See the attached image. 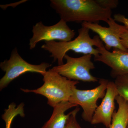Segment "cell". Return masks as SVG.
<instances>
[{
    "label": "cell",
    "instance_id": "cell-1",
    "mask_svg": "<svg viewBox=\"0 0 128 128\" xmlns=\"http://www.w3.org/2000/svg\"><path fill=\"white\" fill-rule=\"evenodd\" d=\"M50 6L67 22H107L112 11L98 4L96 0H51Z\"/></svg>",
    "mask_w": 128,
    "mask_h": 128
},
{
    "label": "cell",
    "instance_id": "cell-2",
    "mask_svg": "<svg viewBox=\"0 0 128 128\" xmlns=\"http://www.w3.org/2000/svg\"><path fill=\"white\" fill-rule=\"evenodd\" d=\"M78 30L79 34L76 38L68 42H57L55 41H45L41 48L51 54L50 57L53 58L54 62L57 61L58 66L64 64V56L69 50H73L75 52L84 54H91L94 57L100 54L97 48L103 44L98 35L94 36L93 38L90 37L89 30L87 28L82 26Z\"/></svg>",
    "mask_w": 128,
    "mask_h": 128
},
{
    "label": "cell",
    "instance_id": "cell-3",
    "mask_svg": "<svg viewBox=\"0 0 128 128\" xmlns=\"http://www.w3.org/2000/svg\"><path fill=\"white\" fill-rule=\"evenodd\" d=\"M42 76L44 83L41 87L33 90L22 88L21 90L26 93L33 92L44 96L48 99V105L52 108L62 102L69 101L73 88L80 82L69 80L51 69Z\"/></svg>",
    "mask_w": 128,
    "mask_h": 128
},
{
    "label": "cell",
    "instance_id": "cell-4",
    "mask_svg": "<svg viewBox=\"0 0 128 128\" xmlns=\"http://www.w3.org/2000/svg\"><path fill=\"white\" fill-rule=\"evenodd\" d=\"M52 65L46 62L40 64H29L23 59L15 48L11 53L10 58L6 60L0 64V68L5 74L0 80V90L7 87L12 81L27 72L39 73L42 76L47 70V68Z\"/></svg>",
    "mask_w": 128,
    "mask_h": 128
},
{
    "label": "cell",
    "instance_id": "cell-5",
    "mask_svg": "<svg viewBox=\"0 0 128 128\" xmlns=\"http://www.w3.org/2000/svg\"><path fill=\"white\" fill-rule=\"evenodd\" d=\"M91 54H84L78 58H74L66 54L64 58L66 63L54 66L51 70L60 75L73 80H80L84 82H95L98 78L92 75L91 70L95 68L92 62Z\"/></svg>",
    "mask_w": 128,
    "mask_h": 128
},
{
    "label": "cell",
    "instance_id": "cell-6",
    "mask_svg": "<svg viewBox=\"0 0 128 128\" xmlns=\"http://www.w3.org/2000/svg\"><path fill=\"white\" fill-rule=\"evenodd\" d=\"M109 81L105 79L98 80L99 86L90 90H80L74 86L72 89V95L69 102L73 104L82 108V119L90 123L94 112L98 107L97 102L100 98H103L106 94Z\"/></svg>",
    "mask_w": 128,
    "mask_h": 128
},
{
    "label": "cell",
    "instance_id": "cell-7",
    "mask_svg": "<svg viewBox=\"0 0 128 128\" xmlns=\"http://www.w3.org/2000/svg\"><path fill=\"white\" fill-rule=\"evenodd\" d=\"M32 32V36L29 43L30 50L34 48L40 41L57 40L68 42L71 41L75 35L74 31L70 28L66 22L61 19L56 24L50 26H45L42 22H40L33 26Z\"/></svg>",
    "mask_w": 128,
    "mask_h": 128
},
{
    "label": "cell",
    "instance_id": "cell-8",
    "mask_svg": "<svg viewBox=\"0 0 128 128\" xmlns=\"http://www.w3.org/2000/svg\"><path fill=\"white\" fill-rule=\"evenodd\" d=\"M107 23L109 26L104 27L98 23L83 22L82 26L87 28L89 30L98 34L101 40L105 44V48L109 50L113 48L128 52V50L124 48L121 42L120 37L121 25L116 22L114 18L108 19Z\"/></svg>",
    "mask_w": 128,
    "mask_h": 128
},
{
    "label": "cell",
    "instance_id": "cell-9",
    "mask_svg": "<svg viewBox=\"0 0 128 128\" xmlns=\"http://www.w3.org/2000/svg\"><path fill=\"white\" fill-rule=\"evenodd\" d=\"M97 48L100 54L94 57V61L102 62L110 67L112 77L115 78L128 74V52L117 49H114L111 52L105 48L104 44Z\"/></svg>",
    "mask_w": 128,
    "mask_h": 128
},
{
    "label": "cell",
    "instance_id": "cell-10",
    "mask_svg": "<svg viewBox=\"0 0 128 128\" xmlns=\"http://www.w3.org/2000/svg\"><path fill=\"white\" fill-rule=\"evenodd\" d=\"M118 95L114 82L109 81L105 96L94 112L91 124H102L106 128H110L115 109L114 101Z\"/></svg>",
    "mask_w": 128,
    "mask_h": 128
},
{
    "label": "cell",
    "instance_id": "cell-11",
    "mask_svg": "<svg viewBox=\"0 0 128 128\" xmlns=\"http://www.w3.org/2000/svg\"><path fill=\"white\" fill-rule=\"evenodd\" d=\"M77 106L69 101H64L57 104L53 108L54 110L50 118L41 128H64L72 111L66 114L65 112L70 108Z\"/></svg>",
    "mask_w": 128,
    "mask_h": 128
},
{
    "label": "cell",
    "instance_id": "cell-12",
    "mask_svg": "<svg viewBox=\"0 0 128 128\" xmlns=\"http://www.w3.org/2000/svg\"><path fill=\"white\" fill-rule=\"evenodd\" d=\"M115 100L118 108L114 112L109 128H127L128 123V102L121 96H118Z\"/></svg>",
    "mask_w": 128,
    "mask_h": 128
},
{
    "label": "cell",
    "instance_id": "cell-13",
    "mask_svg": "<svg viewBox=\"0 0 128 128\" xmlns=\"http://www.w3.org/2000/svg\"><path fill=\"white\" fill-rule=\"evenodd\" d=\"M24 106L25 104L23 102L17 106L16 104L12 102L8 106V108L5 109L2 118L6 123L5 128H11L13 120L18 115L23 118L25 116Z\"/></svg>",
    "mask_w": 128,
    "mask_h": 128
},
{
    "label": "cell",
    "instance_id": "cell-14",
    "mask_svg": "<svg viewBox=\"0 0 128 128\" xmlns=\"http://www.w3.org/2000/svg\"><path fill=\"white\" fill-rule=\"evenodd\" d=\"M114 83L118 95L128 102V74L117 76Z\"/></svg>",
    "mask_w": 128,
    "mask_h": 128
},
{
    "label": "cell",
    "instance_id": "cell-15",
    "mask_svg": "<svg viewBox=\"0 0 128 128\" xmlns=\"http://www.w3.org/2000/svg\"><path fill=\"white\" fill-rule=\"evenodd\" d=\"M80 109V108L77 106L72 111L71 114L69 117L64 128H82L76 119V115Z\"/></svg>",
    "mask_w": 128,
    "mask_h": 128
},
{
    "label": "cell",
    "instance_id": "cell-16",
    "mask_svg": "<svg viewBox=\"0 0 128 128\" xmlns=\"http://www.w3.org/2000/svg\"><path fill=\"white\" fill-rule=\"evenodd\" d=\"M96 1L102 7L110 10L116 8L118 4L117 0H96Z\"/></svg>",
    "mask_w": 128,
    "mask_h": 128
},
{
    "label": "cell",
    "instance_id": "cell-17",
    "mask_svg": "<svg viewBox=\"0 0 128 128\" xmlns=\"http://www.w3.org/2000/svg\"><path fill=\"white\" fill-rule=\"evenodd\" d=\"M120 37L123 46L128 50V30L124 26L121 25Z\"/></svg>",
    "mask_w": 128,
    "mask_h": 128
},
{
    "label": "cell",
    "instance_id": "cell-18",
    "mask_svg": "<svg viewBox=\"0 0 128 128\" xmlns=\"http://www.w3.org/2000/svg\"><path fill=\"white\" fill-rule=\"evenodd\" d=\"M114 18L116 22L123 24L124 26L128 30V18H126L125 16L120 14H114Z\"/></svg>",
    "mask_w": 128,
    "mask_h": 128
},
{
    "label": "cell",
    "instance_id": "cell-19",
    "mask_svg": "<svg viewBox=\"0 0 128 128\" xmlns=\"http://www.w3.org/2000/svg\"><path fill=\"white\" fill-rule=\"evenodd\" d=\"M127 128H128V126H127Z\"/></svg>",
    "mask_w": 128,
    "mask_h": 128
}]
</instances>
